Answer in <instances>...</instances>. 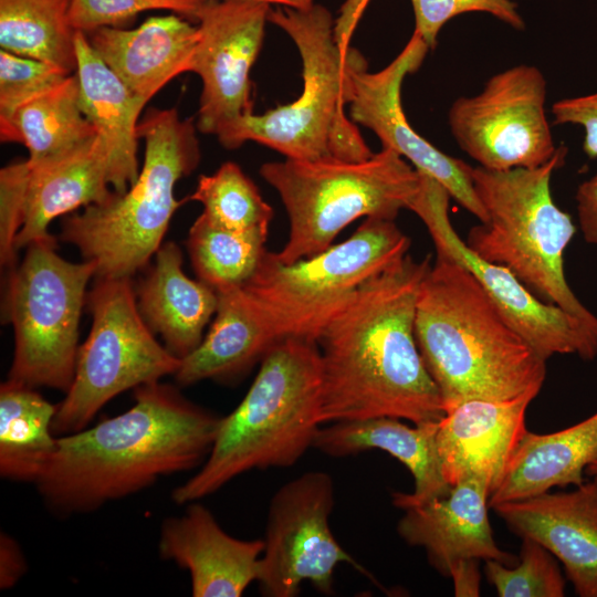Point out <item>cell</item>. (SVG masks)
Masks as SVG:
<instances>
[{"mask_svg": "<svg viewBox=\"0 0 597 597\" xmlns=\"http://www.w3.org/2000/svg\"><path fill=\"white\" fill-rule=\"evenodd\" d=\"M429 256L409 254L366 281L316 337L321 423L392 417L413 425L444 416L415 338L416 303Z\"/></svg>", "mask_w": 597, "mask_h": 597, "instance_id": "6da1fadb", "label": "cell"}, {"mask_svg": "<svg viewBox=\"0 0 597 597\" xmlns=\"http://www.w3.org/2000/svg\"><path fill=\"white\" fill-rule=\"evenodd\" d=\"M221 417L159 381L139 386L126 411L59 436L34 483L61 516L93 512L138 493L160 478L201 467Z\"/></svg>", "mask_w": 597, "mask_h": 597, "instance_id": "7a4b0ae2", "label": "cell"}, {"mask_svg": "<svg viewBox=\"0 0 597 597\" xmlns=\"http://www.w3.org/2000/svg\"><path fill=\"white\" fill-rule=\"evenodd\" d=\"M415 338L444 412L471 399L540 392L544 359L510 324L475 276L437 253L417 296Z\"/></svg>", "mask_w": 597, "mask_h": 597, "instance_id": "3957f363", "label": "cell"}, {"mask_svg": "<svg viewBox=\"0 0 597 597\" xmlns=\"http://www.w3.org/2000/svg\"><path fill=\"white\" fill-rule=\"evenodd\" d=\"M322 365L314 339H277L241 402L221 417L212 448L197 473L171 494L179 505L199 501L251 470L287 468L313 447L321 427Z\"/></svg>", "mask_w": 597, "mask_h": 597, "instance_id": "277c9868", "label": "cell"}, {"mask_svg": "<svg viewBox=\"0 0 597 597\" xmlns=\"http://www.w3.org/2000/svg\"><path fill=\"white\" fill-rule=\"evenodd\" d=\"M145 156L136 182L124 193L90 205L62 221L60 238L96 264V277H130L163 244L175 211L177 181L199 164L195 123L176 108H150L138 124Z\"/></svg>", "mask_w": 597, "mask_h": 597, "instance_id": "5b68a950", "label": "cell"}, {"mask_svg": "<svg viewBox=\"0 0 597 597\" xmlns=\"http://www.w3.org/2000/svg\"><path fill=\"white\" fill-rule=\"evenodd\" d=\"M566 155L567 148L561 145L538 167H472L473 188L488 220L471 228L464 241L483 260L507 269L541 301L579 318L597 335V316L565 277L564 252L576 227L554 202L551 180Z\"/></svg>", "mask_w": 597, "mask_h": 597, "instance_id": "8992f818", "label": "cell"}, {"mask_svg": "<svg viewBox=\"0 0 597 597\" xmlns=\"http://www.w3.org/2000/svg\"><path fill=\"white\" fill-rule=\"evenodd\" d=\"M268 19L290 35L300 52L302 93L292 103L229 124L217 135L220 144L233 149L252 140L300 160L369 158L374 153L345 113L347 55L337 45L332 13L316 3L279 6Z\"/></svg>", "mask_w": 597, "mask_h": 597, "instance_id": "52a82bcc", "label": "cell"}, {"mask_svg": "<svg viewBox=\"0 0 597 597\" xmlns=\"http://www.w3.org/2000/svg\"><path fill=\"white\" fill-rule=\"evenodd\" d=\"M261 177L285 207L289 239L274 253L293 263L328 249L337 234L355 220H395L409 209L420 190V172L390 148L360 161L337 158L265 163Z\"/></svg>", "mask_w": 597, "mask_h": 597, "instance_id": "ba28073f", "label": "cell"}, {"mask_svg": "<svg viewBox=\"0 0 597 597\" xmlns=\"http://www.w3.org/2000/svg\"><path fill=\"white\" fill-rule=\"evenodd\" d=\"M409 238L395 220L366 218L345 241L293 263L265 251L243 284L279 338L314 339L369 279L407 255Z\"/></svg>", "mask_w": 597, "mask_h": 597, "instance_id": "9c48e42d", "label": "cell"}, {"mask_svg": "<svg viewBox=\"0 0 597 597\" xmlns=\"http://www.w3.org/2000/svg\"><path fill=\"white\" fill-rule=\"evenodd\" d=\"M53 237L30 243L10 275L6 315L14 331L8 379L66 392L78 353V324L96 264L74 263L56 252Z\"/></svg>", "mask_w": 597, "mask_h": 597, "instance_id": "30bf717a", "label": "cell"}, {"mask_svg": "<svg viewBox=\"0 0 597 597\" xmlns=\"http://www.w3.org/2000/svg\"><path fill=\"white\" fill-rule=\"evenodd\" d=\"M87 302L92 327L78 348L73 381L56 406L57 437L88 427L114 397L175 375L181 363L144 321L130 277H96Z\"/></svg>", "mask_w": 597, "mask_h": 597, "instance_id": "8fae6325", "label": "cell"}, {"mask_svg": "<svg viewBox=\"0 0 597 597\" xmlns=\"http://www.w3.org/2000/svg\"><path fill=\"white\" fill-rule=\"evenodd\" d=\"M547 82L528 64L492 75L481 92L457 98L448 124L459 147L489 170L534 168L557 148L546 117Z\"/></svg>", "mask_w": 597, "mask_h": 597, "instance_id": "7c38bea8", "label": "cell"}, {"mask_svg": "<svg viewBox=\"0 0 597 597\" xmlns=\"http://www.w3.org/2000/svg\"><path fill=\"white\" fill-rule=\"evenodd\" d=\"M334 502L333 478L323 471L305 472L273 494L256 579L263 596H297L305 580L333 594L334 572L342 563L367 574L331 531Z\"/></svg>", "mask_w": 597, "mask_h": 597, "instance_id": "4fadbf2b", "label": "cell"}, {"mask_svg": "<svg viewBox=\"0 0 597 597\" xmlns=\"http://www.w3.org/2000/svg\"><path fill=\"white\" fill-rule=\"evenodd\" d=\"M420 172V190L409 207L426 224L437 253L462 263L480 282L514 329L544 358L577 355L584 360L597 356V335L579 318L534 295L507 269L475 254L455 232L449 218L447 189Z\"/></svg>", "mask_w": 597, "mask_h": 597, "instance_id": "5bb4252c", "label": "cell"}, {"mask_svg": "<svg viewBox=\"0 0 597 597\" xmlns=\"http://www.w3.org/2000/svg\"><path fill=\"white\" fill-rule=\"evenodd\" d=\"M429 46L412 32L401 52L383 70L368 72L355 49L347 53V105L354 123L373 130L384 148H390L412 166L440 182L458 203L480 222L488 214L478 199L465 161L451 157L420 136L408 123L401 105L404 78L421 65Z\"/></svg>", "mask_w": 597, "mask_h": 597, "instance_id": "9a60e30c", "label": "cell"}, {"mask_svg": "<svg viewBox=\"0 0 597 597\" xmlns=\"http://www.w3.org/2000/svg\"><path fill=\"white\" fill-rule=\"evenodd\" d=\"M271 4L258 1L201 0L191 17L198 42L191 72L202 82L197 128L218 135L252 114L250 70L261 50Z\"/></svg>", "mask_w": 597, "mask_h": 597, "instance_id": "2e32d148", "label": "cell"}, {"mask_svg": "<svg viewBox=\"0 0 597 597\" xmlns=\"http://www.w3.org/2000/svg\"><path fill=\"white\" fill-rule=\"evenodd\" d=\"M537 394L527 391L510 400L471 399L446 411L439 421L437 448L450 486L476 479L491 494L496 490L527 431L525 413Z\"/></svg>", "mask_w": 597, "mask_h": 597, "instance_id": "e0dca14e", "label": "cell"}, {"mask_svg": "<svg viewBox=\"0 0 597 597\" xmlns=\"http://www.w3.org/2000/svg\"><path fill=\"white\" fill-rule=\"evenodd\" d=\"M510 531L546 547L579 597H597V484L500 503L492 507Z\"/></svg>", "mask_w": 597, "mask_h": 597, "instance_id": "ac0fdd59", "label": "cell"}, {"mask_svg": "<svg viewBox=\"0 0 597 597\" xmlns=\"http://www.w3.org/2000/svg\"><path fill=\"white\" fill-rule=\"evenodd\" d=\"M158 549L190 574L195 597H240L258 579L264 540L229 535L198 501L163 522Z\"/></svg>", "mask_w": 597, "mask_h": 597, "instance_id": "d6986e66", "label": "cell"}, {"mask_svg": "<svg viewBox=\"0 0 597 597\" xmlns=\"http://www.w3.org/2000/svg\"><path fill=\"white\" fill-rule=\"evenodd\" d=\"M489 488L476 479L451 486L448 494L405 509L397 524L399 536L410 546L422 547L430 565L449 577L459 561H498L507 566L519 562L499 547L490 525Z\"/></svg>", "mask_w": 597, "mask_h": 597, "instance_id": "ffe728a7", "label": "cell"}, {"mask_svg": "<svg viewBox=\"0 0 597 597\" xmlns=\"http://www.w3.org/2000/svg\"><path fill=\"white\" fill-rule=\"evenodd\" d=\"M86 35L103 62L147 103L169 81L191 72L198 28L167 14L150 17L135 29L106 27Z\"/></svg>", "mask_w": 597, "mask_h": 597, "instance_id": "44dd1931", "label": "cell"}, {"mask_svg": "<svg viewBox=\"0 0 597 597\" xmlns=\"http://www.w3.org/2000/svg\"><path fill=\"white\" fill-rule=\"evenodd\" d=\"M438 422L410 427L392 417L331 422L320 427L313 448L331 457H346L373 449L400 461L413 478L411 493H392V504L401 510L444 496L451 486L443 478L437 448Z\"/></svg>", "mask_w": 597, "mask_h": 597, "instance_id": "7402d4cb", "label": "cell"}, {"mask_svg": "<svg viewBox=\"0 0 597 597\" xmlns=\"http://www.w3.org/2000/svg\"><path fill=\"white\" fill-rule=\"evenodd\" d=\"M23 223L15 248L51 238L50 223L80 207L107 201L109 149L98 133L87 142L54 158L31 164L28 159Z\"/></svg>", "mask_w": 597, "mask_h": 597, "instance_id": "603a6c76", "label": "cell"}, {"mask_svg": "<svg viewBox=\"0 0 597 597\" xmlns=\"http://www.w3.org/2000/svg\"><path fill=\"white\" fill-rule=\"evenodd\" d=\"M75 53L82 111L107 143L108 181L114 192L121 195L139 176L138 118L146 102L103 62L87 35L80 31L75 32Z\"/></svg>", "mask_w": 597, "mask_h": 597, "instance_id": "cb8c5ba5", "label": "cell"}, {"mask_svg": "<svg viewBox=\"0 0 597 597\" xmlns=\"http://www.w3.org/2000/svg\"><path fill=\"white\" fill-rule=\"evenodd\" d=\"M135 293L144 321L179 359L199 346L218 304L212 287L185 274L181 251L174 242L161 244Z\"/></svg>", "mask_w": 597, "mask_h": 597, "instance_id": "d4e9b609", "label": "cell"}, {"mask_svg": "<svg viewBox=\"0 0 597 597\" xmlns=\"http://www.w3.org/2000/svg\"><path fill=\"white\" fill-rule=\"evenodd\" d=\"M596 457L597 411L555 432L526 431L490 495L489 506L536 496L554 486H578L586 481L585 469Z\"/></svg>", "mask_w": 597, "mask_h": 597, "instance_id": "484cf974", "label": "cell"}, {"mask_svg": "<svg viewBox=\"0 0 597 597\" xmlns=\"http://www.w3.org/2000/svg\"><path fill=\"white\" fill-rule=\"evenodd\" d=\"M214 320L199 346L181 359L180 385L228 380L248 371L280 339L243 285L217 291Z\"/></svg>", "mask_w": 597, "mask_h": 597, "instance_id": "4316f807", "label": "cell"}, {"mask_svg": "<svg viewBox=\"0 0 597 597\" xmlns=\"http://www.w3.org/2000/svg\"><path fill=\"white\" fill-rule=\"evenodd\" d=\"M96 134L82 111L76 73L0 121L1 140L23 144L31 164L60 156Z\"/></svg>", "mask_w": 597, "mask_h": 597, "instance_id": "83f0119b", "label": "cell"}, {"mask_svg": "<svg viewBox=\"0 0 597 597\" xmlns=\"http://www.w3.org/2000/svg\"><path fill=\"white\" fill-rule=\"evenodd\" d=\"M56 406L36 388L7 379L0 387V475L35 483L51 459Z\"/></svg>", "mask_w": 597, "mask_h": 597, "instance_id": "f1b7e54d", "label": "cell"}, {"mask_svg": "<svg viewBox=\"0 0 597 597\" xmlns=\"http://www.w3.org/2000/svg\"><path fill=\"white\" fill-rule=\"evenodd\" d=\"M72 0H0V46L8 52L76 70Z\"/></svg>", "mask_w": 597, "mask_h": 597, "instance_id": "f546056e", "label": "cell"}, {"mask_svg": "<svg viewBox=\"0 0 597 597\" xmlns=\"http://www.w3.org/2000/svg\"><path fill=\"white\" fill-rule=\"evenodd\" d=\"M268 232L223 229L200 214L192 223L187 248L198 279L216 292L243 285L265 253Z\"/></svg>", "mask_w": 597, "mask_h": 597, "instance_id": "4dcf8cb0", "label": "cell"}, {"mask_svg": "<svg viewBox=\"0 0 597 597\" xmlns=\"http://www.w3.org/2000/svg\"><path fill=\"white\" fill-rule=\"evenodd\" d=\"M188 199L203 206L202 214L210 222L231 231L268 232L273 217L255 184L232 161L212 175H201Z\"/></svg>", "mask_w": 597, "mask_h": 597, "instance_id": "1f68e13d", "label": "cell"}, {"mask_svg": "<svg viewBox=\"0 0 597 597\" xmlns=\"http://www.w3.org/2000/svg\"><path fill=\"white\" fill-rule=\"evenodd\" d=\"M484 573L500 597L565 596L566 580L558 559L532 538H522L515 565L485 561Z\"/></svg>", "mask_w": 597, "mask_h": 597, "instance_id": "d6a6232c", "label": "cell"}, {"mask_svg": "<svg viewBox=\"0 0 597 597\" xmlns=\"http://www.w3.org/2000/svg\"><path fill=\"white\" fill-rule=\"evenodd\" d=\"M71 72L55 64L0 50V121L64 81Z\"/></svg>", "mask_w": 597, "mask_h": 597, "instance_id": "836d02e7", "label": "cell"}, {"mask_svg": "<svg viewBox=\"0 0 597 597\" xmlns=\"http://www.w3.org/2000/svg\"><path fill=\"white\" fill-rule=\"evenodd\" d=\"M415 30L430 50L434 49L442 27L452 18L469 13L484 12L511 28L523 31L525 21L513 0H410Z\"/></svg>", "mask_w": 597, "mask_h": 597, "instance_id": "e575fe53", "label": "cell"}, {"mask_svg": "<svg viewBox=\"0 0 597 597\" xmlns=\"http://www.w3.org/2000/svg\"><path fill=\"white\" fill-rule=\"evenodd\" d=\"M201 0H72L70 23L88 34L100 28H121L142 12L168 10L191 15Z\"/></svg>", "mask_w": 597, "mask_h": 597, "instance_id": "d590c367", "label": "cell"}, {"mask_svg": "<svg viewBox=\"0 0 597 597\" xmlns=\"http://www.w3.org/2000/svg\"><path fill=\"white\" fill-rule=\"evenodd\" d=\"M28 170L27 160L0 170V260L4 268L15 263V240L23 223Z\"/></svg>", "mask_w": 597, "mask_h": 597, "instance_id": "8d00e7d4", "label": "cell"}, {"mask_svg": "<svg viewBox=\"0 0 597 597\" xmlns=\"http://www.w3.org/2000/svg\"><path fill=\"white\" fill-rule=\"evenodd\" d=\"M551 113L556 125L583 127V150L588 158H597V91L559 100L552 105Z\"/></svg>", "mask_w": 597, "mask_h": 597, "instance_id": "74e56055", "label": "cell"}, {"mask_svg": "<svg viewBox=\"0 0 597 597\" xmlns=\"http://www.w3.org/2000/svg\"><path fill=\"white\" fill-rule=\"evenodd\" d=\"M575 199L583 237L597 245V172L577 187Z\"/></svg>", "mask_w": 597, "mask_h": 597, "instance_id": "f35d334b", "label": "cell"}, {"mask_svg": "<svg viewBox=\"0 0 597 597\" xmlns=\"http://www.w3.org/2000/svg\"><path fill=\"white\" fill-rule=\"evenodd\" d=\"M28 568L24 554L18 542L6 532L0 534V588L13 587Z\"/></svg>", "mask_w": 597, "mask_h": 597, "instance_id": "ab89813d", "label": "cell"}, {"mask_svg": "<svg viewBox=\"0 0 597 597\" xmlns=\"http://www.w3.org/2000/svg\"><path fill=\"white\" fill-rule=\"evenodd\" d=\"M370 0H346L335 19V39L344 55L350 48V39Z\"/></svg>", "mask_w": 597, "mask_h": 597, "instance_id": "60d3db41", "label": "cell"}, {"mask_svg": "<svg viewBox=\"0 0 597 597\" xmlns=\"http://www.w3.org/2000/svg\"><path fill=\"white\" fill-rule=\"evenodd\" d=\"M479 562V559H463L451 567L449 577L453 580L455 596L480 595Z\"/></svg>", "mask_w": 597, "mask_h": 597, "instance_id": "b9f144b4", "label": "cell"}, {"mask_svg": "<svg viewBox=\"0 0 597 597\" xmlns=\"http://www.w3.org/2000/svg\"><path fill=\"white\" fill-rule=\"evenodd\" d=\"M239 1H258V2H265L269 4L298 8V3L296 0H239Z\"/></svg>", "mask_w": 597, "mask_h": 597, "instance_id": "7bdbcfd3", "label": "cell"}, {"mask_svg": "<svg viewBox=\"0 0 597 597\" xmlns=\"http://www.w3.org/2000/svg\"><path fill=\"white\" fill-rule=\"evenodd\" d=\"M585 475L597 484V457L586 467Z\"/></svg>", "mask_w": 597, "mask_h": 597, "instance_id": "ee69618b", "label": "cell"}, {"mask_svg": "<svg viewBox=\"0 0 597 597\" xmlns=\"http://www.w3.org/2000/svg\"><path fill=\"white\" fill-rule=\"evenodd\" d=\"M296 1L298 3V8H308L314 3L313 0H296Z\"/></svg>", "mask_w": 597, "mask_h": 597, "instance_id": "f6af8a7d", "label": "cell"}]
</instances>
